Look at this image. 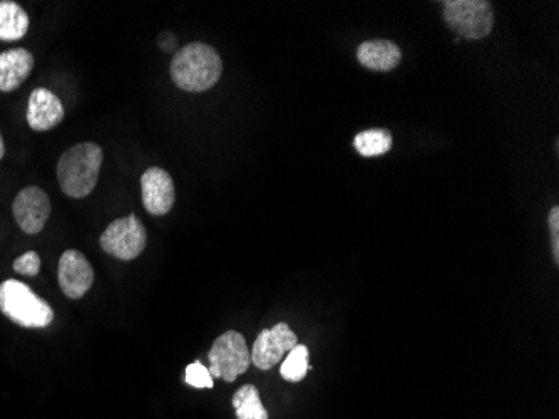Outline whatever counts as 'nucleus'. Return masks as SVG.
Returning a JSON list of instances; mask_svg holds the SVG:
<instances>
[{
	"mask_svg": "<svg viewBox=\"0 0 559 419\" xmlns=\"http://www.w3.org/2000/svg\"><path fill=\"white\" fill-rule=\"evenodd\" d=\"M170 73L178 88L188 93H203L220 81L223 61L210 44L191 42L175 52Z\"/></svg>",
	"mask_w": 559,
	"mask_h": 419,
	"instance_id": "f257e3e1",
	"label": "nucleus"
},
{
	"mask_svg": "<svg viewBox=\"0 0 559 419\" xmlns=\"http://www.w3.org/2000/svg\"><path fill=\"white\" fill-rule=\"evenodd\" d=\"M103 148L96 143H79L62 153L57 161V180L71 198H86L98 185L103 166Z\"/></svg>",
	"mask_w": 559,
	"mask_h": 419,
	"instance_id": "f03ea898",
	"label": "nucleus"
},
{
	"mask_svg": "<svg viewBox=\"0 0 559 419\" xmlns=\"http://www.w3.org/2000/svg\"><path fill=\"white\" fill-rule=\"evenodd\" d=\"M0 312L26 329H44L54 321L52 307L21 280L0 284Z\"/></svg>",
	"mask_w": 559,
	"mask_h": 419,
	"instance_id": "7ed1b4c3",
	"label": "nucleus"
},
{
	"mask_svg": "<svg viewBox=\"0 0 559 419\" xmlns=\"http://www.w3.org/2000/svg\"><path fill=\"white\" fill-rule=\"evenodd\" d=\"M444 19L459 36L479 41L494 29V11L488 0H446Z\"/></svg>",
	"mask_w": 559,
	"mask_h": 419,
	"instance_id": "20e7f679",
	"label": "nucleus"
},
{
	"mask_svg": "<svg viewBox=\"0 0 559 419\" xmlns=\"http://www.w3.org/2000/svg\"><path fill=\"white\" fill-rule=\"evenodd\" d=\"M208 361L211 378H223L226 383H233L240 374L247 373L252 356L245 337L240 332L228 331L213 342Z\"/></svg>",
	"mask_w": 559,
	"mask_h": 419,
	"instance_id": "39448f33",
	"label": "nucleus"
},
{
	"mask_svg": "<svg viewBox=\"0 0 559 419\" xmlns=\"http://www.w3.org/2000/svg\"><path fill=\"white\" fill-rule=\"evenodd\" d=\"M146 242H148L146 228L134 213L114 220L99 238L101 249L106 254L124 262L134 260L143 254Z\"/></svg>",
	"mask_w": 559,
	"mask_h": 419,
	"instance_id": "423d86ee",
	"label": "nucleus"
},
{
	"mask_svg": "<svg viewBox=\"0 0 559 419\" xmlns=\"http://www.w3.org/2000/svg\"><path fill=\"white\" fill-rule=\"evenodd\" d=\"M297 344V334L292 332L285 322H280L272 329H263L253 344V351L250 352L252 363L255 364V368L268 371L282 363L283 357Z\"/></svg>",
	"mask_w": 559,
	"mask_h": 419,
	"instance_id": "0eeeda50",
	"label": "nucleus"
},
{
	"mask_svg": "<svg viewBox=\"0 0 559 419\" xmlns=\"http://www.w3.org/2000/svg\"><path fill=\"white\" fill-rule=\"evenodd\" d=\"M17 225L27 235L41 233L51 217V200L39 187H27L17 193L12 203Z\"/></svg>",
	"mask_w": 559,
	"mask_h": 419,
	"instance_id": "6e6552de",
	"label": "nucleus"
},
{
	"mask_svg": "<svg viewBox=\"0 0 559 419\" xmlns=\"http://www.w3.org/2000/svg\"><path fill=\"white\" fill-rule=\"evenodd\" d=\"M141 197L146 212L156 217L170 213L175 207V182L168 171L153 166L141 176Z\"/></svg>",
	"mask_w": 559,
	"mask_h": 419,
	"instance_id": "1a4fd4ad",
	"label": "nucleus"
},
{
	"mask_svg": "<svg viewBox=\"0 0 559 419\" xmlns=\"http://www.w3.org/2000/svg\"><path fill=\"white\" fill-rule=\"evenodd\" d=\"M57 279L69 299H81L94 284V270L79 250H66L59 260Z\"/></svg>",
	"mask_w": 559,
	"mask_h": 419,
	"instance_id": "9d476101",
	"label": "nucleus"
},
{
	"mask_svg": "<svg viewBox=\"0 0 559 419\" xmlns=\"http://www.w3.org/2000/svg\"><path fill=\"white\" fill-rule=\"evenodd\" d=\"M64 106L51 89L37 88L32 91L27 103V125L31 130L49 131L61 125Z\"/></svg>",
	"mask_w": 559,
	"mask_h": 419,
	"instance_id": "9b49d317",
	"label": "nucleus"
},
{
	"mask_svg": "<svg viewBox=\"0 0 559 419\" xmlns=\"http://www.w3.org/2000/svg\"><path fill=\"white\" fill-rule=\"evenodd\" d=\"M34 69V56L24 47L0 52V91L12 93L21 88Z\"/></svg>",
	"mask_w": 559,
	"mask_h": 419,
	"instance_id": "f8f14e48",
	"label": "nucleus"
},
{
	"mask_svg": "<svg viewBox=\"0 0 559 419\" xmlns=\"http://www.w3.org/2000/svg\"><path fill=\"white\" fill-rule=\"evenodd\" d=\"M357 59L360 66L377 71V73H387L397 68L402 61L401 47L395 42L387 39H374L365 41L357 49Z\"/></svg>",
	"mask_w": 559,
	"mask_h": 419,
	"instance_id": "ddd939ff",
	"label": "nucleus"
},
{
	"mask_svg": "<svg viewBox=\"0 0 559 419\" xmlns=\"http://www.w3.org/2000/svg\"><path fill=\"white\" fill-rule=\"evenodd\" d=\"M31 21L14 0H0V41L14 42L26 36Z\"/></svg>",
	"mask_w": 559,
	"mask_h": 419,
	"instance_id": "4468645a",
	"label": "nucleus"
},
{
	"mask_svg": "<svg viewBox=\"0 0 559 419\" xmlns=\"http://www.w3.org/2000/svg\"><path fill=\"white\" fill-rule=\"evenodd\" d=\"M233 408L238 419H268L267 409L253 384H247L236 391L233 396Z\"/></svg>",
	"mask_w": 559,
	"mask_h": 419,
	"instance_id": "2eb2a0df",
	"label": "nucleus"
},
{
	"mask_svg": "<svg viewBox=\"0 0 559 419\" xmlns=\"http://www.w3.org/2000/svg\"><path fill=\"white\" fill-rule=\"evenodd\" d=\"M355 150L365 158L372 156H382L389 153L392 148V135L385 128H374V130L362 131L355 136Z\"/></svg>",
	"mask_w": 559,
	"mask_h": 419,
	"instance_id": "dca6fc26",
	"label": "nucleus"
},
{
	"mask_svg": "<svg viewBox=\"0 0 559 419\" xmlns=\"http://www.w3.org/2000/svg\"><path fill=\"white\" fill-rule=\"evenodd\" d=\"M308 356H310V352H308L307 346L297 344L293 347L292 351L288 352L287 357H285L282 368H280L282 378L285 381H290V383H300L310 369Z\"/></svg>",
	"mask_w": 559,
	"mask_h": 419,
	"instance_id": "f3484780",
	"label": "nucleus"
},
{
	"mask_svg": "<svg viewBox=\"0 0 559 419\" xmlns=\"http://www.w3.org/2000/svg\"><path fill=\"white\" fill-rule=\"evenodd\" d=\"M186 383L193 388H213V378H211L210 371L200 361H196V363L190 364L186 368Z\"/></svg>",
	"mask_w": 559,
	"mask_h": 419,
	"instance_id": "a211bd4d",
	"label": "nucleus"
},
{
	"mask_svg": "<svg viewBox=\"0 0 559 419\" xmlns=\"http://www.w3.org/2000/svg\"><path fill=\"white\" fill-rule=\"evenodd\" d=\"M14 270H16L17 274L34 277L41 270V257L34 250H29L26 254L21 255L19 259H16Z\"/></svg>",
	"mask_w": 559,
	"mask_h": 419,
	"instance_id": "6ab92c4d",
	"label": "nucleus"
},
{
	"mask_svg": "<svg viewBox=\"0 0 559 419\" xmlns=\"http://www.w3.org/2000/svg\"><path fill=\"white\" fill-rule=\"evenodd\" d=\"M549 227H551V238H553L554 262H559V208H551L548 215Z\"/></svg>",
	"mask_w": 559,
	"mask_h": 419,
	"instance_id": "aec40b11",
	"label": "nucleus"
},
{
	"mask_svg": "<svg viewBox=\"0 0 559 419\" xmlns=\"http://www.w3.org/2000/svg\"><path fill=\"white\" fill-rule=\"evenodd\" d=\"M158 44L168 54H175L176 47H178V37L175 34H171V32H163L158 37Z\"/></svg>",
	"mask_w": 559,
	"mask_h": 419,
	"instance_id": "412c9836",
	"label": "nucleus"
},
{
	"mask_svg": "<svg viewBox=\"0 0 559 419\" xmlns=\"http://www.w3.org/2000/svg\"><path fill=\"white\" fill-rule=\"evenodd\" d=\"M6 155V145H4V138L0 135V160Z\"/></svg>",
	"mask_w": 559,
	"mask_h": 419,
	"instance_id": "4be33fe9",
	"label": "nucleus"
}]
</instances>
